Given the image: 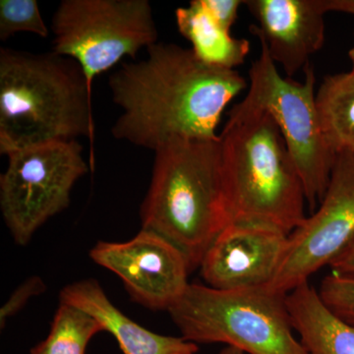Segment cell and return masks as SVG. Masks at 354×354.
Here are the masks:
<instances>
[{
	"mask_svg": "<svg viewBox=\"0 0 354 354\" xmlns=\"http://www.w3.org/2000/svg\"><path fill=\"white\" fill-rule=\"evenodd\" d=\"M148 57L125 62L109 79L121 109L111 127L114 138L156 151L176 139L216 140L230 102L245 90L235 69L205 64L191 48L157 43Z\"/></svg>",
	"mask_w": 354,
	"mask_h": 354,
	"instance_id": "cell-1",
	"label": "cell"
},
{
	"mask_svg": "<svg viewBox=\"0 0 354 354\" xmlns=\"http://www.w3.org/2000/svg\"><path fill=\"white\" fill-rule=\"evenodd\" d=\"M88 137L92 91L82 67L55 53L0 50V153Z\"/></svg>",
	"mask_w": 354,
	"mask_h": 354,
	"instance_id": "cell-2",
	"label": "cell"
},
{
	"mask_svg": "<svg viewBox=\"0 0 354 354\" xmlns=\"http://www.w3.org/2000/svg\"><path fill=\"white\" fill-rule=\"evenodd\" d=\"M230 223H258L290 235L306 218L304 184L269 113L242 101L220 134Z\"/></svg>",
	"mask_w": 354,
	"mask_h": 354,
	"instance_id": "cell-3",
	"label": "cell"
},
{
	"mask_svg": "<svg viewBox=\"0 0 354 354\" xmlns=\"http://www.w3.org/2000/svg\"><path fill=\"white\" fill-rule=\"evenodd\" d=\"M142 228L185 255L191 271L230 223L220 137L176 139L155 152L150 187L140 209Z\"/></svg>",
	"mask_w": 354,
	"mask_h": 354,
	"instance_id": "cell-4",
	"label": "cell"
},
{
	"mask_svg": "<svg viewBox=\"0 0 354 354\" xmlns=\"http://www.w3.org/2000/svg\"><path fill=\"white\" fill-rule=\"evenodd\" d=\"M186 341L249 354H309L295 335L286 295L266 288L218 290L189 283L169 310Z\"/></svg>",
	"mask_w": 354,
	"mask_h": 354,
	"instance_id": "cell-5",
	"label": "cell"
},
{
	"mask_svg": "<svg viewBox=\"0 0 354 354\" xmlns=\"http://www.w3.org/2000/svg\"><path fill=\"white\" fill-rule=\"evenodd\" d=\"M51 32L53 51L80 64L91 91L95 77L158 43L148 0H62Z\"/></svg>",
	"mask_w": 354,
	"mask_h": 354,
	"instance_id": "cell-6",
	"label": "cell"
},
{
	"mask_svg": "<svg viewBox=\"0 0 354 354\" xmlns=\"http://www.w3.org/2000/svg\"><path fill=\"white\" fill-rule=\"evenodd\" d=\"M316 77L305 67L304 82L283 78L267 48L249 71V90L243 101L265 111L278 125L304 184L310 209L322 201L335 157L324 138L316 106Z\"/></svg>",
	"mask_w": 354,
	"mask_h": 354,
	"instance_id": "cell-7",
	"label": "cell"
},
{
	"mask_svg": "<svg viewBox=\"0 0 354 354\" xmlns=\"http://www.w3.org/2000/svg\"><path fill=\"white\" fill-rule=\"evenodd\" d=\"M78 140L21 149L7 155L0 176V209L11 236L25 246L39 227L68 208L72 188L88 171Z\"/></svg>",
	"mask_w": 354,
	"mask_h": 354,
	"instance_id": "cell-8",
	"label": "cell"
},
{
	"mask_svg": "<svg viewBox=\"0 0 354 354\" xmlns=\"http://www.w3.org/2000/svg\"><path fill=\"white\" fill-rule=\"evenodd\" d=\"M354 239V153L335 157L320 206L288 236L286 254L269 286L288 295L332 261Z\"/></svg>",
	"mask_w": 354,
	"mask_h": 354,
	"instance_id": "cell-9",
	"label": "cell"
},
{
	"mask_svg": "<svg viewBox=\"0 0 354 354\" xmlns=\"http://www.w3.org/2000/svg\"><path fill=\"white\" fill-rule=\"evenodd\" d=\"M90 258L120 277L132 299L149 309L169 311L189 286L185 255L144 228L128 241L97 242Z\"/></svg>",
	"mask_w": 354,
	"mask_h": 354,
	"instance_id": "cell-10",
	"label": "cell"
},
{
	"mask_svg": "<svg viewBox=\"0 0 354 354\" xmlns=\"http://www.w3.org/2000/svg\"><path fill=\"white\" fill-rule=\"evenodd\" d=\"M288 236L269 225L228 223L203 257V279L218 290L269 286L285 256Z\"/></svg>",
	"mask_w": 354,
	"mask_h": 354,
	"instance_id": "cell-11",
	"label": "cell"
},
{
	"mask_svg": "<svg viewBox=\"0 0 354 354\" xmlns=\"http://www.w3.org/2000/svg\"><path fill=\"white\" fill-rule=\"evenodd\" d=\"M244 6L257 21L251 32L291 78L322 48L324 17L335 12L337 0H249Z\"/></svg>",
	"mask_w": 354,
	"mask_h": 354,
	"instance_id": "cell-12",
	"label": "cell"
},
{
	"mask_svg": "<svg viewBox=\"0 0 354 354\" xmlns=\"http://www.w3.org/2000/svg\"><path fill=\"white\" fill-rule=\"evenodd\" d=\"M59 304L78 307L87 312L113 335L124 354H196L197 344L183 337L156 334L128 318L109 300L95 279L75 281L59 292Z\"/></svg>",
	"mask_w": 354,
	"mask_h": 354,
	"instance_id": "cell-13",
	"label": "cell"
},
{
	"mask_svg": "<svg viewBox=\"0 0 354 354\" xmlns=\"http://www.w3.org/2000/svg\"><path fill=\"white\" fill-rule=\"evenodd\" d=\"M286 305L309 354H354V325L335 316L309 281L286 295Z\"/></svg>",
	"mask_w": 354,
	"mask_h": 354,
	"instance_id": "cell-14",
	"label": "cell"
},
{
	"mask_svg": "<svg viewBox=\"0 0 354 354\" xmlns=\"http://www.w3.org/2000/svg\"><path fill=\"white\" fill-rule=\"evenodd\" d=\"M177 29L192 44L193 53L205 64L225 69L243 64L250 51L245 39L234 38L207 10L203 0H193L176 10Z\"/></svg>",
	"mask_w": 354,
	"mask_h": 354,
	"instance_id": "cell-15",
	"label": "cell"
},
{
	"mask_svg": "<svg viewBox=\"0 0 354 354\" xmlns=\"http://www.w3.org/2000/svg\"><path fill=\"white\" fill-rule=\"evenodd\" d=\"M316 106L326 143L335 156L354 153V73L324 78L316 93Z\"/></svg>",
	"mask_w": 354,
	"mask_h": 354,
	"instance_id": "cell-16",
	"label": "cell"
},
{
	"mask_svg": "<svg viewBox=\"0 0 354 354\" xmlns=\"http://www.w3.org/2000/svg\"><path fill=\"white\" fill-rule=\"evenodd\" d=\"M102 328L87 312L59 304L48 337L31 354H85L88 342Z\"/></svg>",
	"mask_w": 354,
	"mask_h": 354,
	"instance_id": "cell-17",
	"label": "cell"
},
{
	"mask_svg": "<svg viewBox=\"0 0 354 354\" xmlns=\"http://www.w3.org/2000/svg\"><path fill=\"white\" fill-rule=\"evenodd\" d=\"M28 32L48 38L50 30L39 11L37 0L0 1V39L6 41L16 32Z\"/></svg>",
	"mask_w": 354,
	"mask_h": 354,
	"instance_id": "cell-18",
	"label": "cell"
},
{
	"mask_svg": "<svg viewBox=\"0 0 354 354\" xmlns=\"http://www.w3.org/2000/svg\"><path fill=\"white\" fill-rule=\"evenodd\" d=\"M318 292L335 316L354 325V276L332 272L323 279Z\"/></svg>",
	"mask_w": 354,
	"mask_h": 354,
	"instance_id": "cell-19",
	"label": "cell"
},
{
	"mask_svg": "<svg viewBox=\"0 0 354 354\" xmlns=\"http://www.w3.org/2000/svg\"><path fill=\"white\" fill-rule=\"evenodd\" d=\"M46 290V283L39 277H32L16 288L8 300L0 309V324L1 329L6 327L9 318L15 316L20 310L24 308L32 297H38Z\"/></svg>",
	"mask_w": 354,
	"mask_h": 354,
	"instance_id": "cell-20",
	"label": "cell"
},
{
	"mask_svg": "<svg viewBox=\"0 0 354 354\" xmlns=\"http://www.w3.org/2000/svg\"><path fill=\"white\" fill-rule=\"evenodd\" d=\"M212 17L225 31L230 32L239 15L241 0H203Z\"/></svg>",
	"mask_w": 354,
	"mask_h": 354,
	"instance_id": "cell-21",
	"label": "cell"
},
{
	"mask_svg": "<svg viewBox=\"0 0 354 354\" xmlns=\"http://www.w3.org/2000/svg\"><path fill=\"white\" fill-rule=\"evenodd\" d=\"M329 267L332 272L354 276V239L332 261Z\"/></svg>",
	"mask_w": 354,
	"mask_h": 354,
	"instance_id": "cell-22",
	"label": "cell"
},
{
	"mask_svg": "<svg viewBox=\"0 0 354 354\" xmlns=\"http://www.w3.org/2000/svg\"><path fill=\"white\" fill-rule=\"evenodd\" d=\"M342 12L351 14L354 16V0H344L342 2Z\"/></svg>",
	"mask_w": 354,
	"mask_h": 354,
	"instance_id": "cell-23",
	"label": "cell"
},
{
	"mask_svg": "<svg viewBox=\"0 0 354 354\" xmlns=\"http://www.w3.org/2000/svg\"><path fill=\"white\" fill-rule=\"evenodd\" d=\"M218 354H245L241 349L234 348V346H225Z\"/></svg>",
	"mask_w": 354,
	"mask_h": 354,
	"instance_id": "cell-24",
	"label": "cell"
},
{
	"mask_svg": "<svg viewBox=\"0 0 354 354\" xmlns=\"http://www.w3.org/2000/svg\"><path fill=\"white\" fill-rule=\"evenodd\" d=\"M348 57L349 59H351V64H353V69H351V71L354 73V44L353 48H351L348 51Z\"/></svg>",
	"mask_w": 354,
	"mask_h": 354,
	"instance_id": "cell-25",
	"label": "cell"
}]
</instances>
